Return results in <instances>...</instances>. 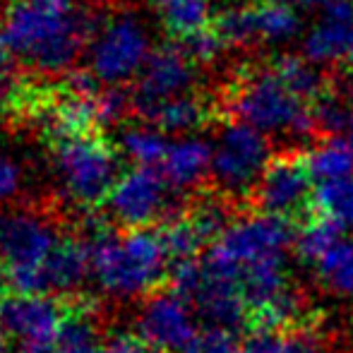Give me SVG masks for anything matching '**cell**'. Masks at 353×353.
I'll list each match as a JSON object with an SVG mask.
<instances>
[{
	"mask_svg": "<svg viewBox=\"0 0 353 353\" xmlns=\"http://www.w3.org/2000/svg\"><path fill=\"white\" fill-rule=\"evenodd\" d=\"M291 221L274 214L233 219L210 243L207 265L241 286L250 312L262 310L291 291L286 248L293 243Z\"/></svg>",
	"mask_w": 353,
	"mask_h": 353,
	"instance_id": "cell-1",
	"label": "cell"
},
{
	"mask_svg": "<svg viewBox=\"0 0 353 353\" xmlns=\"http://www.w3.org/2000/svg\"><path fill=\"white\" fill-rule=\"evenodd\" d=\"M99 17L82 0H12L3 37L12 56L39 74H68L92 41Z\"/></svg>",
	"mask_w": 353,
	"mask_h": 353,
	"instance_id": "cell-2",
	"label": "cell"
},
{
	"mask_svg": "<svg viewBox=\"0 0 353 353\" xmlns=\"http://www.w3.org/2000/svg\"><path fill=\"white\" fill-rule=\"evenodd\" d=\"M92 279L106 296H147L168 274V252L159 233L149 228H130L125 236H103L89 243Z\"/></svg>",
	"mask_w": 353,
	"mask_h": 353,
	"instance_id": "cell-3",
	"label": "cell"
},
{
	"mask_svg": "<svg viewBox=\"0 0 353 353\" xmlns=\"http://www.w3.org/2000/svg\"><path fill=\"white\" fill-rule=\"evenodd\" d=\"M233 118L257 128L265 135L288 132L305 137L317 130L312 106L301 99L274 68H248L228 92Z\"/></svg>",
	"mask_w": 353,
	"mask_h": 353,
	"instance_id": "cell-4",
	"label": "cell"
},
{
	"mask_svg": "<svg viewBox=\"0 0 353 353\" xmlns=\"http://www.w3.org/2000/svg\"><path fill=\"white\" fill-rule=\"evenodd\" d=\"M51 161L63 197L84 212L106 202L121 178L118 152L97 132L56 137Z\"/></svg>",
	"mask_w": 353,
	"mask_h": 353,
	"instance_id": "cell-5",
	"label": "cell"
},
{
	"mask_svg": "<svg viewBox=\"0 0 353 353\" xmlns=\"http://www.w3.org/2000/svg\"><path fill=\"white\" fill-rule=\"evenodd\" d=\"M61 243L56 223L34 210L0 212V267L14 293H43L41 270Z\"/></svg>",
	"mask_w": 353,
	"mask_h": 353,
	"instance_id": "cell-6",
	"label": "cell"
},
{
	"mask_svg": "<svg viewBox=\"0 0 353 353\" xmlns=\"http://www.w3.org/2000/svg\"><path fill=\"white\" fill-rule=\"evenodd\" d=\"M152 43L144 22L132 10H113L94 27L87 46V70L101 84H125L137 79Z\"/></svg>",
	"mask_w": 353,
	"mask_h": 353,
	"instance_id": "cell-7",
	"label": "cell"
},
{
	"mask_svg": "<svg viewBox=\"0 0 353 353\" xmlns=\"http://www.w3.org/2000/svg\"><path fill=\"white\" fill-rule=\"evenodd\" d=\"M171 288L190 301L207 325L236 330L248 317V301L233 279L219 274L207 260H181L171 270Z\"/></svg>",
	"mask_w": 353,
	"mask_h": 353,
	"instance_id": "cell-8",
	"label": "cell"
},
{
	"mask_svg": "<svg viewBox=\"0 0 353 353\" xmlns=\"http://www.w3.org/2000/svg\"><path fill=\"white\" fill-rule=\"evenodd\" d=\"M270 161V140L265 132L233 121L214 144L212 178L228 195H245L252 192Z\"/></svg>",
	"mask_w": 353,
	"mask_h": 353,
	"instance_id": "cell-9",
	"label": "cell"
},
{
	"mask_svg": "<svg viewBox=\"0 0 353 353\" xmlns=\"http://www.w3.org/2000/svg\"><path fill=\"white\" fill-rule=\"evenodd\" d=\"M168 181L157 166H135L121 173L106 197L108 214L116 223L130 228H149V223L178 216Z\"/></svg>",
	"mask_w": 353,
	"mask_h": 353,
	"instance_id": "cell-10",
	"label": "cell"
},
{
	"mask_svg": "<svg viewBox=\"0 0 353 353\" xmlns=\"http://www.w3.org/2000/svg\"><path fill=\"white\" fill-rule=\"evenodd\" d=\"M68 317V307L51 293H12L0 303V332L22 353L51 351Z\"/></svg>",
	"mask_w": 353,
	"mask_h": 353,
	"instance_id": "cell-11",
	"label": "cell"
},
{
	"mask_svg": "<svg viewBox=\"0 0 353 353\" xmlns=\"http://www.w3.org/2000/svg\"><path fill=\"white\" fill-rule=\"evenodd\" d=\"M137 336L152 353H183L197 334V312L176 288L157 291L144 301L135 322Z\"/></svg>",
	"mask_w": 353,
	"mask_h": 353,
	"instance_id": "cell-12",
	"label": "cell"
},
{
	"mask_svg": "<svg viewBox=\"0 0 353 353\" xmlns=\"http://www.w3.org/2000/svg\"><path fill=\"white\" fill-rule=\"evenodd\" d=\"M197 79V65L185 56L181 46H161L152 51L135 79L132 103L140 118L168 99L190 94Z\"/></svg>",
	"mask_w": 353,
	"mask_h": 353,
	"instance_id": "cell-13",
	"label": "cell"
},
{
	"mask_svg": "<svg viewBox=\"0 0 353 353\" xmlns=\"http://www.w3.org/2000/svg\"><path fill=\"white\" fill-rule=\"evenodd\" d=\"M312 176L305 166V159L298 157H276L267 163L265 173L260 176L257 185L252 188V200L260 212L274 214V216L291 219L303 214L307 202L312 200Z\"/></svg>",
	"mask_w": 353,
	"mask_h": 353,
	"instance_id": "cell-14",
	"label": "cell"
},
{
	"mask_svg": "<svg viewBox=\"0 0 353 353\" xmlns=\"http://www.w3.org/2000/svg\"><path fill=\"white\" fill-rule=\"evenodd\" d=\"M353 37V0L325 5L320 22L303 39V56L315 65H332L346 58Z\"/></svg>",
	"mask_w": 353,
	"mask_h": 353,
	"instance_id": "cell-15",
	"label": "cell"
},
{
	"mask_svg": "<svg viewBox=\"0 0 353 353\" xmlns=\"http://www.w3.org/2000/svg\"><path fill=\"white\" fill-rule=\"evenodd\" d=\"M92 276V248L84 238H61L41 270V291L70 296Z\"/></svg>",
	"mask_w": 353,
	"mask_h": 353,
	"instance_id": "cell-16",
	"label": "cell"
},
{
	"mask_svg": "<svg viewBox=\"0 0 353 353\" xmlns=\"http://www.w3.org/2000/svg\"><path fill=\"white\" fill-rule=\"evenodd\" d=\"M212 161L214 147L210 142L197 135H183L168 144L159 171L173 190H190L212 176Z\"/></svg>",
	"mask_w": 353,
	"mask_h": 353,
	"instance_id": "cell-17",
	"label": "cell"
},
{
	"mask_svg": "<svg viewBox=\"0 0 353 353\" xmlns=\"http://www.w3.org/2000/svg\"><path fill=\"white\" fill-rule=\"evenodd\" d=\"M210 121V103L197 94H183V97L168 99L144 116V123H152L166 135H192Z\"/></svg>",
	"mask_w": 353,
	"mask_h": 353,
	"instance_id": "cell-18",
	"label": "cell"
},
{
	"mask_svg": "<svg viewBox=\"0 0 353 353\" xmlns=\"http://www.w3.org/2000/svg\"><path fill=\"white\" fill-rule=\"evenodd\" d=\"M149 3L163 29L176 39H185L210 27L212 0H149Z\"/></svg>",
	"mask_w": 353,
	"mask_h": 353,
	"instance_id": "cell-19",
	"label": "cell"
},
{
	"mask_svg": "<svg viewBox=\"0 0 353 353\" xmlns=\"http://www.w3.org/2000/svg\"><path fill=\"white\" fill-rule=\"evenodd\" d=\"M305 166L310 171L312 181L320 183L344 181L353 176V147L346 137H330L325 142H317L305 154Z\"/></svg>",
	"mask_w": 353,
	"mask_h": 353,
	"instance_id": "cell-20",
	"label": "cell"
},
{
	"mask_svg": "<svg viewBox=\"0 0 353 353\" xmlns=\"http://www.w3.org/2000/svg\"><path fill=\"white\" fill-rule=\"evenodd\" d=\"M312 272L330 293L341 298L353 296V241L341 236L322 257H317Z\"/></svg>",
	"mask_w": 353,
	"mask_h": 353,
	"instance_id": "cell-21",
	"label": "cell"
},
{
	"mask_svg": "<svg viewBox=\"0 0 353 353\" xmlns=\"http://www.w3.org/2000/svg\"><path fill=\"white\" fill-rule=\"evenodd\" d=\"M238 353H320V339L312 330H255Z\"/></svg>",
	"mask_w": 353,
	"mask_h": 353,
	"instance_id": "cell-22",
	"label": "cell"
},
{
	"mask_svg": "<svg viewBox=\"0 0 353 353\" xmlns=\"http://www.w3.org/2000/svg\"><path fill=\"white\" fill-rule=\"evenodd\" d=\"M341 236H344V223L327 216V214H317L301 226V231L293 238V248H296V255L312 267L317 257L325 255Z\"/></svg>",
	"mask_w": 353,
	"mask_h": 353,
	"instance_id": "cell-23",
	"label": "cell"
},
{
	"mask_svg": "<svg viewBox=\"0 0 353 353\" xmlns=\"http://www.w3.org/2000/svg\"><path fill=\"white\" fill-rule=\"evenodd\" d=\"M281 79L307 103H315L327 94V82L315 63H310L305 56H279L272 63Z\"/></svg>",
	"mask_w": 353,
	"mask_h": 353,
	"instance_id": "cell-24",
	"label": "cell"
},
{
	"mask_svg": "<svg viewBox=\"0 0 353 353\" xmlns=\"http://www.w3.org/2000/svg\"><path fill=\"white\" fill-rule=\"evenodd\" d=\"M166 132L154 128L152 123L147 125H130L121 132V152L130 159L135 166H157L166 157L168 149Z\"/></svg>",
	"mask_w": 353,
	"mask_h": 353,
	"instance_id": "cell-25",
	"label": "cell"
},
{
	"mask_svg": "<svg viewBox=\"0 0 353 353\" xmlns=\"http://www.w3.org/2000/svg\"><path fill=\"white\" fill-rule=\"evenodd\" d=\"M101 346L99 339V327L94 322V315L89 307H79V310H70L63 322L61 332L53 351L56 353H97Z\"/></svg>",
	"mask_w": 353,
	"mask_h": 353,
	"instance_id": "cell-26",
	"label": "cell"
},
{
	"mask_svg": "<svg viewBox=\"0 0 353 353\" xmlns=\"http://www.w3.org/2000/svg\"><path fill=\"white\" fill-rule=\"evenodd\" d=\"M255 19L260 41H286L301 32V17L296 8L283 0L255 3Z\"/></svg>",
	"mask_w": 353,
	"mask_h": 353,
	"instance_id": "cell-27",
	"label": "cell"
},
{
	"mask_svg": "<svg viewBox=\"0 0 353 353\" xmlns=\"http://www.w3.org/2000/svg\"><path fill=\"white\" fill-rule=\"evenodd\" d=\"M214 29H216V34L223 39L226 46H250V43L260 41V37H257L255 5H228L226 10H221L214 17Z\"/></svg>",
	"mask_w": 353,
	"mask_h": 353,
	"instance_id": "cell-28",
	"label": "cell"
},
{
	"mask_svg": "<svg viewBox=\"0 0 353 353\" xmlns=\"http://www.w3.org/2000/svg\"><path fill=\"white\" fill-rule=\"evenodd\" d=\"M159 236H161L168 257H171V260H176V262L192 260V257L202 250V245L207 243L205 236L200 233V228L192 223V219L188 216V214H185V216H181V214H178V216L163 221Z\"/></svg>",
	"mask_w": 353,
	"mask_h": 353,
	"instance_id": "cell-29",
	"label": "cell"
},
{
	"mask_svg": "<svg viewBox=\"0 0 353 353\" xmlns=\"http://www.w3.org/2000/svg\"><path fill=\"white\" fill-rule=\"evenodd\" d=\"M312 202L320 214L336 219L344 226H353V176L344 181H330L315 185Z\"/></svg>",
	"mask_w": 353,
	"mask_h": 353,
	"instance_id": "cell-30",
	"label": "cell"
},
{
	"mask_svg": "<svg viewBox=\"0 0 353 353\" xmlns=\"http://www.w3.org/2000/svg\"><path fill=\"white\" fill-rule=\"evenodd\" d=\"M97 103V118L99 128L118 125L128 118V113L135 111V103H132V92L123 89V84H106L97 92L94 97Z\"/></svg>",
	"mask_w": 353,
	"mask_h": 353,
	"instance_id": "cell-31",
	"label": "cell"
},
{
	"mask_svg": "<svg viewBox=\"0 0 353 353\" xmlns=\"http://www.w3.org/2000/svg\"><path fill=\"white\" fill-rule=\"evenodd\" d=\"M188 216L200 228V233L205 236L207 243H212L214 238L233 221V219L228 216V207L221 197H200V200L195 202V207L188 212Z\"/></svg>",
	"mask_w": 353,
	"mask_h": 353,
	"instance_id": "cell-32",
	"label": "cell"
},
{
	"mask_svg": "<svg viewBox=\"0 0 353 353\" xmlns=\"http://www.w3.org/2000/svg\"><path fill=\"white\" fill-rule=\"evenodd\" d=\"M178 46L185 51V56L190 58L195 65H207V63H214L219 56L223 53L226 43L223 39L216 34V29H200V32L190 34L185 39H178Z\"/></svg>",
	"mask_w": 353,
	"mask_h": 353,
	"instance_id": "cell-33",
	"label": "cell"
},
{
	"mask_svg": "<svg viewBox=\"0 0 353 353\" xmlns=\"http://www.w3.org/2000/svg\"><path fill=\"white\" fill-rule=\"evenodd\" d=\"M238 341L233 336V330L228 327L207 325L197 330L195 339L188 344L183 353H238Z\"/></svg>",
	"mask_w": 353,
	"mask_h": 353,
	"instance_id": "cell-34",
	"label": "cell"
},
{
	"mask_svg": "<svg viewBox=\"0 0 353 353\" xmlns=\"http://www.w3.org/2000/svg\"><path fill=\"white\" fill-rule=\"evenodd\" d=\"M24 168L12 154L0 152V205H8L22 192Z\"/></svg>",
	"mask_w": 353,
	"mask_h": 353,
	"instance_id": "cell-35",
	"label": "cell"
},
{
	"mask_svg": "<svg viewBox=\"0 0 353 353\" xmlns=\"http://www.w3.org/2000/svg\"><path fill=\"white\" fill-rule=\"evenodd\" d=\"M12 51H10L8 41H5L3 32H0V101H10L14 99V68H12Z\"/></svg>",
	"mask_w": 353,
	"mask_h": 353,
	"instance_id": "cell-36",
	"label": "cell"
},
{
	"mask_svg": "<svg viewBox=\"0 0 353 353\" xmlns=\"http://www.w3.org/2000/svg\"><path fill=\"white\" fill-rule=\"evenodd\" d=\"M97 353H152L137 334H116L101 341Z\"/></svg>",
	"mask_w": 353,
	"mask_h": 353,
	"instance_id": "cell-37",
	"label": "cell"
},
{
	"mask_svg": "<svg viewBox=\"0 0 353 353\" xmlns=\"http://www.w3.org/2000/svg\"><path fill=\"white\" fill-rule=\"evenodd\" d=\"M283 3H303V5H322V8H325V5H330V3H334V0H283Z\"/></svg>",
	"mask_w": 353,
	"mask_h": 353,
	"instance_id": "cell-38",
	"label": "cell"
},
{
	"mask_svg": "<svg viewBox=\"0 0 353 353\" xmlns=\"http://www.w3.org/2000/svg\"><path fill=\"white\" fill-rule=\"evenodd\" d=\"M346 63H349V68L353 70V37H351V43H349V51H346V58H344Z\"/></svg>",
	"mask_w": 353,
	"mask_h": 353,
	"instance_id": "cell-39",
	"label": "cell"
},
{
	"mask_svg": "<svg viewBox=\"0 0 353 353\" xmlns=\"http://www.w3.org/2000/svg\"><path fill=\"white\" fill-rule=\"evenodd\" d=\"M346 140H349V144L353 147V116H351V121H349V125H346Z\"/></svg>",
	"mask_w": 353,
	"mask_h": 353,
	"instance_id": "cell-40",
	"label": "cell"
},
{
	"mask_svg": "<svg viewBox=\"0 0 353 353\" xmlns=\"http://www.w3.org/2000/svg\"><path fill=\"white\" fill-rule=\"evenodd\" d=\"M0 353H5V334L0 332Z\"/></svg>",
	"mask_w": 353,
	"mask_h": 353,
	"instance_id": "cell-41",
	"label": "cell"
},
{
	"mask_svg": "<svg viewBox=\"0 0 353 353\" xmlns=\"http://www.w3.org/2000/svg\"><path fill=\"white\" fill-rule=\"evenodd\" d=\"M3 298H5V296H3V288H0V303H3Z\"/></svg>",
	"mask_w": 353,
	"mask_h": 353,
	"instance_id": "cell-42",
	"label": "cell"
},
{
	"mask_svg": "<svg viewBox=\"0 0 353 353\" xmlns=\"http://www.w3.org/2000/svg\"><path fill=\"white\" fill-rule=\"evenodd\" d=\"M37 353H56V351H53V349H51V351H37Z\"/></svg>",
	"mask_w": 353,
	"mask_h": 353,
	"instance_id": "cell-43",
	"label": "cell"
}]
</instances>
